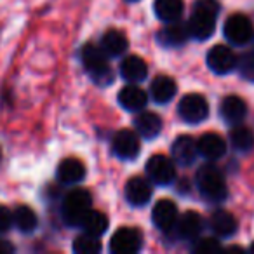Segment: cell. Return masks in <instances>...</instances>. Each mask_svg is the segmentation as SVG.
<instances>
[{"instance_id": "obj_1", "label": "cell", "mask_w": 254, "mask_h": 254, "mask_svg": "<svg viewBox=\"0 0 254 254\" xmlns=\"http://www.w3.org/2000/svg\"><path fill=\"white\" fill-rule=\"evenodd\" d=\"M219 12L218 0H197L193 12L188 19L190 35L198 40H207L216 30V18Z\"/></svg>"}, {"instance_id": "obj_2", "label": "cell", "mask_w": 254, "mask_h": 254, "mask_svg": "<svg viewBox=\"0 0 254 254\" xmlns=\"http://www.w3.org/2000/svg\"><path fill=\"white\" fill-rule=\"evenodd\" d=\"M195 183L202 197L211 202H221L228 197V187L223 173L212 164H205L195 174Z\"/></svg>"}, {"instance_id": "obj_3", "label": "cell", "mask_w": 254, "mask_h": 254, "mask_svg": "<svg viewBox=\"0 0 254 254\" xmlns=\"http://www.w3.org/2000/svg\"><path fill=\"white\" fill-rule=\"evenodd\" d=\"M82 63L91 78L98 85H108L113 82V71L110 68L108 56L101 49V46H94V44H87L82 49Z\"/></svg>"}, {"instance_id": "obj_4", "label": "cell", "mask_w": 254, "mask_h": 254, "mask_svg": "<svg viewBox=\"0 0 254 254\" xmlns=\"http://www.w3.org/2000/svg\"><path fill=\"white\" fill-rule=\"evenodd\" d=\"M92 207V197L84 188H75L66 193L61 205V216L68 226H80Z\"/></svg>"}, {"instance_id": "obj_5", "label": "cell", "mask_w": 254, "mask_h": 254, "mask_svg": "<svg viewBox=\"0 0 254 254\" xmlns=\"http://www.w3.org/2000/svg\"><path fill=\"white\" fill-rule=\"evenodd\" d=\"M225 39L233 46H246L254 35V26L246 14H232L223 26Z\"/></svg>"}, {"instance_id": "obj_6", "label": "cell", "mask_w": 254, "mask_h": 254, "mask_svg": "<svg viewBox=\"0 0 254 254\" xmlns=\"http://www.w3.org/2000/svg\"><path fill=\"white\" fill-rule=\"evenodd\" d=\"M146 174H148L150 181L159 187H167L174 181L176 178V167H174L173 159L157 153L152 155L146 162Z\"/></svg>"}, {"instance_id": "obj_7", "label": "cell", "mask_w": 254, "mask_h": 254, "mask_svg": "<svg viewBox=\"0 0 254 254\" xmlns=\"http://www.w3.org/2000/svg\"><path fill=\"white\" fill-rule=\"evenodd\" d=\"M112 148L115 155L122 160H134L141 150L139 134L131 129H120L113 134Z\"/></svg>"}, {"instance_id": "obj_8", "label": "cell", "mask_w": 254, "mask_h": 254, "mask_svg": "<svg viewBox=\"0 0 254 254\" xmlns=\"http://www.w3.org/2000/svg\"><path fill=\"white\" fill-rule=\"evenodd\" d=\"M178 112L180 117L188 124H198L202 120L207 119L209 115V105L202 94H187L178 105Z\"/></svg>"}, {"instance_id": "obj_9", "label": "cell", "mask_w": 254, "mask_h": 254, "mask_svg": "<svg viewBox=\"0 0 254 254\" xmlns=\"http://www.w3.org/2000/svg\"><path fill=\"white\" fill-rule=\"evenodd\" d=\"M237 60L239 58L233 53V49L225 44H216L207 53V66L218 75H226L232 70H235Z\"/></svg>"}, {"instance_id": "obj_10", "label": "cell", "mask_w": 254, "mask_h": 254, "mask_svg": "<svg viewBox=\"0 0 254 254\" xmlns=\"http://www.w3.org/2000/svg\"><path fill=\"white\" fill-rule=\"evenodd\" d=\"M139 247H141V233L136 228H129V226L119 228L110 240V249L115 254L138 253Z\"/></svg>"}, {"instance_id": "obj_11", "label": "cell", "mask_w": 254, "mask_h": 254, "mask_svg": "<svg viewBox=\"0 0 254 254\" xmlns=\"http://www.w3.org/2000/svg\"><path fill=\"white\" fill-rule=\"evenodd\" d=\"M178 218H180V214H178L176 204H174L173 200H169V198H162V200H159L152 211L153 223H155L157 228L162 230V232H169V230H173L178 223Z\"/></svg>"}, {"instance_id": "obj_12", "label": "cell", "mask_w": 254, "mask_h": 254, "mask_svg": "<svg viewBox=\"0 0 254 254\" xmlns=\"http://www.w3.org/2000/svg\"><path fill=\"white\" fill-rule=\"evenodd\" d=\"M126 198L131 205L141 207L152 198V185L141 176H134L126 183Z\"/></svg>"}, {"instance_id": "obj_13", "label": "cell", "mask_w": 254, "mask_h": 254, "mask_svg": "<svg viewBox=\"0 0 254 254\" xmlns=\"http://www.w3.org/2000/svg\"><path fill=\"white\" fill-rule=\"evenodd\" d=\"M171 152H173V159L178 164H181V166H191V164H195V160L198 157V146L197 141L191 136L183 134L174 139Z\"/></svg>"}, {"instance_id": "obj_14", "label": "cell", "mask_w": 254, "mask_h": 254, "mask_svg": "<svg viewBox=\"0 0 254 254\" xmlns=\"http://www.w3.org/2000/svg\"><path fill=\"white\" fill-rule=\"evenodd\" d=\"M198 146V155H202L207 160H218L225 155L226 152V143L216 132H205L197 139Z\"/></svg>"}, {"instance_id": "obj_15", "label": "cell", "mask_w": 254, "mask_h": 254, "mask_svg": "<svg viewBox=\"0 0 254 254\" xmlns=\"http://www.w3.org/2000/svg\"><path fill=\"white\" fill-rule=\"evenodd\" d=\"M219 115L228 124H240L247 115V105L239 96H226L219 105Z\"/></svg>"}, {"instance_id": "obj_16", "label": "cell", "mask_w": 254, "mask_h": 254, "mask_svg": "<svg viewBox=\"0 0 254 254\" xmlns=\"http://www.w3.org/2000/svg\"><path fill=\"white\" fill-rule=\"evenodd\" d=\"M119 103L124 110H129V112H141L146 106V103H148V96H146V92L143 91L139 85L129 84L120 89Z\"/></svg>"}, {"instance_id": "obj_17", "label": "cell", "mask_w": 254, "mask_h": 254, "mask_svg": "<svg viewBox=\"0 0 254 254\" xmlns=\"http://www.w3.org/2000/svg\"><path fill=\"white\" fill-rule=\"evenodd\" d=\"M56 173L61 183L77 185L85 178V166L82 160L75 159V157H66V159H63L60 162Z\"/></svg>"}, {"instance_id": "obj_18", "label": "cell", "mask_w": 254, "mask_h": 254, "mask_svg": "<svg viewBox=\"0 0 254 254\" xmlns=\"http://www.w3.org/2000/svg\"><path fill=\"white\" fill-rule=\"evenodd\" d=\"M136 132L146 139L157 138L162 131V119L155 112H139L134 117Z\"/></svg>"}, {"instance_id": "obj_19", "label": "cell", "mask_w": 254, "mask_h": 254, "mask_svg": "<svg viewBox=\"0 0 254 254\" xmlns=\"http://www.w3.org/2000/svg\"><path fill=\"white\" fill-rule=\"evenodd\" d=\"M176 228H178V235L185 240H193L200 235L202 232V226H204V219L198 212L195 211H187L183 212L181 218H178L176 223Z\"/></svg>"}, {"instance_id": "obj_20", "label": "cell", "mask_w": 254, "mask_h": 254, "mask_svg": "<svg viewBox=\"0 0 254 254\" xmlns=\"http://www.w3.org/2000/svg\"><path fill=\"white\" fill-rule=\"evenodd\" d=\"M120 75H122L127 82H131V84L141 82V80H145L146 75H148V64L139 56H127L126 60L120 63Z\"/></svg>"}, {"instance_id": "obj_21", "label": "cell", "mask_w": 254, "mask_h": 254, "mask_svg": "<svg viewBox=\"0 0 254 254\" xmlns=\"http://www.w3.org/2000/svg\"><path fill=\"white\" fill-rule=\"evenodd\" d=\"M209 225H211V230L216 233L218 237H232L233 233L239 228V223H237L235 216L228 211H219L212 212V216L209 218Z\"/></svg>"}, {"instance_id": "obj_22", "label": "cell", "mask_w": 254, "mask_h": 254, "mask_svg": "<svg viewBox=\"0 0 254 254\" xmlns=\"http://www.w3.org/2000/svg\"><path fill=\"white\" fill-rule=\"evenodd\" d=\"M188 37H191L190 30H188V23L183 25V23L173 21V25L166 26L159 32V42L167 47H180L187 42Z\"/></svg>"}, {"instance_id": "obj_23", "label": "cell", "mask_w": 254, "mask_h": 254, "mask_svg": "<svg viewBox=\"0 0 254 254\" xmlns=\"http://www.w3.org/2000/svg\"><path fill=\"white\" fill-rule=\"evenodd\" d=\"M129 47V40L120 30H108L105 35L101 37V49L110 58H119Z\"/></svg>"}, {"instance_id": "obj_24", "label": "cell", "mask_w": 254, "mask_h": 254, "mask_svg": "<svg viewBox=\"0 0 254 254\" xmlns=\"http://www.w3.org/2000/svg\"><path fill=\"white\" fill-rule=\"evenodd\" d=\"M178 85L176 82L173 80L167 75H159L155 77V80L150 85V94L155 99V103H167L176 96Z\"/></svg>"}, {"instance_id": "obj_25", "label": "cell", "mask_w": 254, "mask_h": 254, "mask_svg": "<svg viewBox=\"0 0 254 254\" xmlns=\"http://www.w3.org/2000/svg\"><path fill=\"white\" fill-rule=\"evenodd\" d=\"M230 143L237 152H251L254 148V132L247 126L235 124L232 131H230Z\"/></svg>"}, {"instance_id": "obj_26", "label": "cell", "mask_w": 254, "mask_h": 254, "mask_svg": "<svg viewBox=\"0 0 254 254\" xmlns=\"http://www.w3.org/2000/svg\"><path fill=\"white\" fill-rule=\"evenodd\" d=\"M155 14L159 16L162 21L173 23L181 18L185 11L183 0H155Z\"/></svg>"}, {"instance_id": "obj_27", "label": "cell", "mask_w": 254, "mask_h": 254, "mask_svg": "<svg viewBox=\"0 0 254 254\" xmlns=\"http://www.w3.org/2000/svg\"><path fill=\"white\" fill-rule=\"evenodd\" d=\"M12 225L23 233H30L37 228L39 225V218H37L35 211L28 205H18L12 212Z\"/></svg>"}, {"instance_id": "obj_28", "label": "cell", "mask_w": 254, "mask_h": 254, "mask_svg": "<svg viewBox=\"0 0 254 254\" xmlns=\"http://www.w3.org/2000/svg\"><path fill=\"white\" fill-rule=\"evenodd\" d=\"M80 226L84 228V232L101 237L110 226L108 216H106L105 212H101V211H92V209H91V211L87 212V216L84 218V221H82Z\"/></svg>"}, {"instance_id": "obj_29", "label": "cell", "mask_w": 254, "mask_h": 254, "mask_svg": "<svg viewBox=\"0 0 254 254\" xmlns=\"http://www.w3.org/2000/svg\"><path fill=\"white\" fill-rule=\"evenodd\" d=\"M73 251L77 254H98L101 251V240L98 235L84 232L73 240Z\"/></svg>"}, {"instance_id": "obj_30", "label": "cell", "mask_w": 254, "mask_h": 254, "mask_svg": "<svg viewBox=\"0 0 254 254\" xmlns=\"http://www.w3.org/2000/svg\"><path fill=\"white\" fill-rule=\"evenodd\" d=\"M239 71L246 80L254 82V51H247L237 60Z\"/></svg>"}, {"instance_id": "obj_31", "label": "cell", "mask_w": 254, "mask_h": 254, "mask_svg": "<svg viewBox=\"0 0 254 254\" xmlns=\"http://www.w3.org/2000/svg\"><path fill=\"white\" fill-rule=\"evenodd\" d=\"M223 246L219 244V240H216L214 237H205V239H200L197 244L193 246L195 253H200V254H211V253H218L221 251Z\"/></svg>"}, {"instance_id": "obj_32", "label": "cell", "mask_w": 254, "mask_h": 254, "mask_svg": "<svg viewBox=\"0 0 254 254\" xmlns=\"http://www.w3.org/2000/svg\"><path fill=\"white\" fill-rule=\"evenodd\" d=\"M12 226V212L5 205H0V235Z\"/></svg>"}, {"instance_id": "obj_33", "label": "cell", "mask_w": 254, "mask_h": 254, "mask_svg": "<svg viewBox=\"0 0 254 254\" xmlns=\"http://www.w3.org/2000/svg\"><path fill=\"white\" fill-rule=\"evenodd\" d=\"M14 253V246L7 240H0V254H11Z\"/></svg>"}, {"instance_id": "obj_34", "label": "cell", "mask_w": 254, "mask_h": 254, "mask_svg": "<svg viewBox=\"0 0 254 254\" xmlns=\"http://www.w3.org/2000/svg\"><path fill=\"white\" fill-rule=\"evenodd\" d=\"M251 251H253V253H254V244H253V246H251Z\"/></svg>"}, {"instance_id": "obj_35", "label": "cell", "mask_w": 254, "mask_h": 254, "mask_svg": "<svg viewBox=\"0 0 254 254\" xmlns=\"http://www.w3.org/2000/svg\"><path fill=\"white\" fill-rule=\"evenodd\" d=\"M0 157H2V152H0Z\"/></svg>"}, {"instance_id": "obj_36", "label": "cell", "mask_w": 254, "mask_h": 254, "mask_svg": "<svg viewBox=\"0 0 254 254\" xmlns=\"http://www.w3.org/2000/svg\"><path fill=\"white\" fill-rule=\"evenodd\" d=\"M131 2H136V0H131Z\"/></svg>"}]
</instances>
